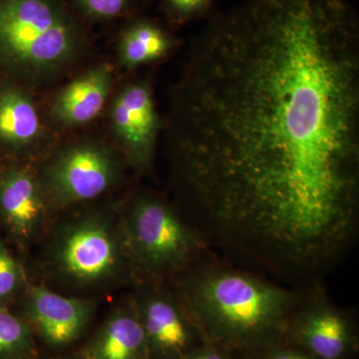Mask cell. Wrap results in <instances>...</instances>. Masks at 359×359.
Returning <instances> with one entry per match:
<instances>
[{
  "instance_id": "obj_1",
  "label": "cell",
  "mask_w": 359,
  "mask_h": 359,
  "mask_svg": "<svg viewBox=\"0 0 359 359\" xmlns=\"http://www.w3.org/2000/svg\"><path fill=\"white\" fill-rule=\"evenodd\" d=\"M178 209L212 252L321 283L359 226V25L346 0H245L212 15L175 87Z\"/></svg>"
},
{
  "instance_id": "obj_2",
  "label": "cell",
  "mask_w": 359,
  "mask_h": 359,
  "mask_svg": "<svg viewBox=\"0 0 359 359\" xmlns=\"http://www.w3.org/2000/svg\"><path fill=\"white\" fill-rule=\"evenodd\" d=\"M205 344L252 359L285 344L308 285L269 280L208 252L171 280Z\"/></svg>"
},
{
  "instance_id": "obj_3",
  "label": "cell",
  "mask_w": 359,
  "mask_h": 359,
  "mask_svg": "<svg viewBox=\"0 0 359 359\" xmlns=\"http://www.w3.org/2000/svg\"><path fill=\"white\" fill-rule=\"evenodd\" d=\"M44 264L56 283L75 292L134 283L120 208H90L61 219L49 235Z\"/></svg>"
},
{
  "instance_id": "obj_4",
  "label": "cell",
  "mask_w": 359,
  "mask_h": 359,
  "mask_svg": "<svg viewBox=\"0 0 359 359\" xmlns=\"http://www.w3.org/2000/svg\"><path fill=\"white\" fill-rule=\"evenodd\" d=\"M120 216L134 285L171 282L212 250L178 207L157 194H135Z\"/></svg>"
},
{
  "instance_id": "obj_5",
  "label": "cell",
  "mask_w": 359,
  "mask_h": 359,
  "mask_svg": "<svg viewBox=\"0 0 359 359\" xmlns=\"http://www.w3.org/2000/svg\"><path fill=\"white\" fill-rule=\"evenodd\" d=\"M82 46L81 28L57 0H0V60L21 76H50Z\"/></svg>"
},
{
  "instance_id": "obj_6",
  "label": "cell",
  "mask_w": 359,
  "mask_h": 359,
  "mask_svg": "<svg viewBox=\"0 0 359 359\" xmlns=\"http://www.w3.org/2000/svg\"><path fill=\"white\" fill-rule=\"evenodd\" d=\"M123 161L107 146L80 141L61 149L37 172L52 214L101 197L122 178Z\"/></svg>"
},
{
  "instance_id": "obj_7",
  "label": "cell",
  "mask_w": 359,
  "mask_h": 359,
  "mask_svg": "<svg viewBox=\"0 0 359 359\" xmlns=\"http://www.w3.org/2000/svg\"><path fill=\"white\" fill-rule=\"evenodd\" d=\"M134 287L130 295L145 334L149 359H184L205 344L172 282Z\"/></svg>"
},
{
  "instance_id": "obj_8",
  "label": "cell",
  "mask_w": 359,
  "mask_h": 359,
  "mask_svg": "<svg viewBox=\"0 0 359 359\" xmlns=\"http://www.w3.org/2000/svg\"><path fill=\"white\" fill-rule=\"evenodd\" d=\"M285 344L316 359H347L358 344L353 318L332 301L321 283L308 285L290 318Z\"/></svg>"
},
{
  "instance_id": "obj_9",
  "label": "cell",
  "mask_w": 359,
  "mask_h": 359,
  "mask_svg": "<svg viewBox=\"0 0 359 359\" xmlns=\"http://www.w3.org/2000/svg\"><path fill=\"white\" fill-rule=\"evenodd\" d=\"M110 127L127 164L138 174L150 173L162 121L148 78L129 82L118 92L111 106Z\"/></svg>"
},
{
  "instance_id": "obj_10",
  "label": "cell",
  "mask_w": 359,
  "mask_h": 359,
  "mask_svg": "<svg viewBox=\"0 0 359 359\" xmlns=\"http://www.w3.org/2000/svg\"><path fill=\"white\" fill-rule=\"evenodd\" d=\"M20 316L45 346L60 349L76 342L88 330L98 302L90 297H68L44 283H28L20 297Z\"/></svg>"
},
{
  "instance_id": "obj_11",
  "label": "cell",
  "mask_w": 359,
  "mask_h": 359,
  "mask_svg": "<svg viewBox=\"0 0 359 359\" xmlns=\"http://www.w3.org/2000/svg\"><path fill=\"white\" fill-rule=\"evenodd\" d=\"M51 215L37 173L14 167L0 176V219L18 244L27 247L40 240Z\"/></svg>"
},
{
  "instance_id": "obj_12",
  "label": "cell",
  "mask_w": 359,
  "mask_h": 359,
  "mask_svg": "<svg viewBox=\"0 0 359 359\" xmlns=\"http://www.w3.org/2000/svg\"><path fill=\"white\" fill-rule=\"evenodd\" d=\"M82 359H149L145 334L131 295L104 320L88 344Z\"/></svg>"
},
{
  "instance_id": "obj_13",
  "label": "cell",
  "mask_w": 359,
  "mask_h": 359,
  "mask_svg": "<svg viewBox=\"0 0 359 359\" xmlns=\"http://www.w3.org/2000/svg\"><path fill=\"white\" fill-rule=\"evenodd\" d=\"M112 70L99 65L70 82L52 104L51 116L58 124L75 127L100 114L112 87Z\"/></svg>"
},
{
  "instance_id": "obj_14",
  "label": "cell",
  "mask_w": 359,
  "mask_h": 359,
  "mask_svg": "<svg viewBox=\"0 0 359 359\" xmlns=\"http://www.w3.org/2000/svg\"><path fill=\"white\" fill-rule=\"evenodd\" d=\"M178 45V40L164 25L139 18L123 30L118 43V59L126 69H137L164 60Z\"/></svg>"
},
{
  "instance_id": "obj_15",
  "label": "cell",
  "mask_w": 359,
  "mask_h": 359,
  "mask_svg": "<svg viewBox=\"0 0 359 359\" xmlns=\"http://www.w3.org/2000/svg\"><path fill=\"white\" fill-rule=\"evenodd\" d=\"M41 125L32 98L16 87L0 90V142L20 150L39 140Z\"/></svg>"
},
{
  "instance_id": "obj_16",
  "label": "cell",
  "mask_w": 359,
  "mask_h": 359,
  "mask_svg": "<svg viewBox=\"0 0 359 359\" xmlns=\"http://www.w3.org/2000/svg\"><path fill=\"white\" fill-rule=\"evenodd\" d=\"M34 334L20 314L0 306V359H28L34 351Z\"/></svg>"
},
{
  "instance_id": "obj_17",
  "label": "cell",
  "mask_w": 359,
  "mask_h": 359,
  "mask_svg": "<svg viewBox=\"0 0 359 359\" xmlns=\"http://www.w3.org/2000/svg\"><path fill=\"white\" fill-rule=\"evenodd\" d=\"M28 283L22 264L0 238V306L18 301Z\"/></svg>"
},
{
  "instance_id": "obj_18",
  "label": "cell",
  "mask_w": 359,
  "mask_h": 359,
  "mask_svg": "<svg viewBox=\"0 0 359 359\" xmlns=\"http://www.w3.org/2000/svg\"><path fill=\"white\" fill-rule=\"evenodd\" d=\"M216 0H160L161 9L170 25L180 27L192 21L212 18Z\"/></svg>"
},
{
  "instance_id": "obj_19",
  "label": "cell",
  "mask_w": 359,
  "mask_h": 359,
  "mask_svg": "<svg viewBox=\"0 0 359 359\" xmlns=\"http://www.w3.org/2000/svg\"><path fill=\"white\" fill-rule=\"evenodd\" d=\"M138 0H75L78 8L95 20H110L133 8Z\"/></svg>"
},
{
  "instance_id": "obj_20",
  "label": "cell",
  "mask_w": 359,
  "mask_h": 359,
  "mask_svg": "<svg viewBox=\"0 0 359 359\" xmlns=\"http://www.w3.org/2000/svg\"><path fill=\"white\" fill-rule=\"evenodd\" d=\"M252 359H316L311 354L289 344H280L259 353Z\"/></svg>"
},
{
  "instance_id": "obj_21",
  "label": "cell",
  "mask_w": 359,
  "mask_h": 359,
  "mask_svg": "<svg viewBox=\"0 0 359 359\" xmlns=\"http://www.w3.org/2000/svg\"><path fill=\"white\" fill-rule=\"evenodd\" d=\"M184 359H233L229 354L211 346V344H205L197 349L192 351Z\"/></svg>"
},
{
  "instance_id": "obj_22",
  "label": "cell",
  "mask_w": 359,
  "mask_h": 359,
  "mask_svg": "<svg viewBox=\"0 0 359 359\" xmlns=\"http://www.w3.org/2000/svg\"><path fill=\"white\" fill-rule=\"evenodd\" d=\"M48 359H82L79 356H75V358H48Z\"/></svg>"
}]
</instances>
